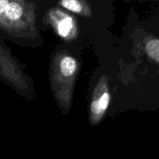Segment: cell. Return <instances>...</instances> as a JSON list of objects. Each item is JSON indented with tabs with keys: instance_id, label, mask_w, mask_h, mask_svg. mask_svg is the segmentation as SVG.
I'll list each match as a JSON object with an SVG mask.
<instances>
[{
	"instance_id": "1",
	"label": "cell",
	"mask_w": 159,
	"mask_h": 159,
	"mask_svg": "<svg viewBox=\"0 0 159 159\" xmlns=\"http://www.w3.org/2000/svg\"><path fill=\"white\" fill-rule=\"evenodd\" d=\"M37 5L26 0H0V34L12 39L35 38Z\"/></svg>"
},
{
	"instance_id": "2",
	"label": "cell",
	"mask_w": 159,
	"mask_h": 159,
	"mask_svg": "<svg viewBox=\"0 0 159 159\" xmlns=\"http://www.w3.org/2000/svg\"><path fill=\"white\" fill-rule=\"evenodd\" d=\"M79 71V61L70 53L59 51L52 57L49 72L50 86L59 110L65 115L69 114L71 110Z\"/></svg>"
},
{
	"instance_id": "3",
	"label": "cell",
	"mask_w": 159,
	"mask_h": 159,
	"mask_svg": "<svg viewBox=\"0 0 159 159\" xmlns=\"http://www.w3.org/2000/svg\"><path fill=\"white\" fill-rule=\"evenodd\" d=\"M45 21L52 28L58 37L65 41H73L79 36L76 20L59 8H51L45 15Z\"/></svg>"
},
{
	"instance_id": "4",
	"label": "cell",
	"mask_w": 159,
	"mask_h": 159,
	"mask_svg": "<svg viewBox=\"0 0 159 159\" xmlns=\"http://www.w3.org/2000/svg\"><path fill=\"white\" fill-rule=\"evenodd\" d=\"M111 101L108 78L103 75L99 79L92 93L89 108V123L95 126L101 122L107 112Z\"/></svg>"
},
{
	"instance_id": "5",
	"label": "cell",
	"mask_w": 159,
	"mask_h": 159,
	"mask_svg": "<svg viewBox=\"0 0 159 159\" xmlns=\"http://www.w3.org/2000/svg\"><path fill=\"white\" fill-rule=\"evenodd\" d=\"M18 67V61L6 46L0 35V76L10 74Z\"/></svg>"
},
{
	"instance_id": "6",
	"label": "cell",
	"mask_w": 159,
	"mask_h": 159,
	"mask_svg": "<svg viewBox=\"0 0 159 159\" xmlns=\"http://www.w3.org/2000/svg\"><path fill=\"white\" fill-rule=\"evenodd\" d=\"M143 49L150 62L159 68V36L147 34L143 39Z\"/></svg>"
},
{
	"instance_id": "7",
	"label": "cell",
	"mask_w": 159,
	"mask_h": 159,
	"mask_svg": "<svg viewBox=\"0 0 159 159\" xmlns=\"http://www.w3.org/2000/svg\"><path fill=\"white\" fill-rule=\"evenodd\" d=\"M58 5L67 11L84 17H91V8L87 1L84 0H62L58 2Z\"/></svg>"
}]
</instances>
